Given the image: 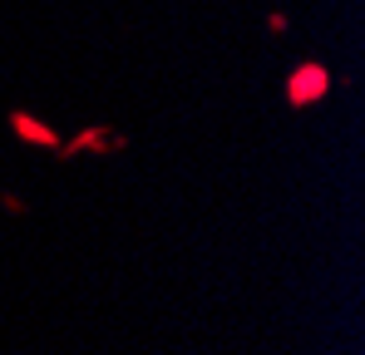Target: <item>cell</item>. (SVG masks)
<instances>
[{"label": "cell", "mask_w": 365, "mask_h": 355, "mask_svg": "<svg viewBox=\"0 0 365 355\" xmlns=\"http://www.w3.org/2000/svg\"><path fill=\"white\" fill-rule=\"evenodd\" d=\"M123 133H109V128H84L79 138L60 143V158H74V153H119Z\"/></svg>", "instance_id": "3957f363"}, {"label": "cell", "mask_w": 365, "mask_h": 355, "mask_svg": "<svg viewBox=\"0 0 365 355\" xmlns=\"http://www.w3.org/2000/svg\"><path fill=\"white\" fill-rule=\"evenodd\" d=\"M326 94H331V69H326V64L306 59V64H297V69L287 74V104H292V109H311V104H321Z\"/></svg>", "instance_id": "6da1fadb"}, {"label": "cell", "mask_w": 365, "mask_h": 355, "mask_svg": "<svg viewBox=\"0 0 365 355\" xmlns=\"http://www.w3.org/2000/svg\"><path fill=\"white\" fill-rule=\"evenodd\" d=\"M5 123H10V133H15V138H25V143H35V148H50V153H60V133H55V128H50V123H45V118H35L30 114V109H10V118H5Z\"/></svg>", "instance_id": "7a4b0ae2"}]
</instances>
